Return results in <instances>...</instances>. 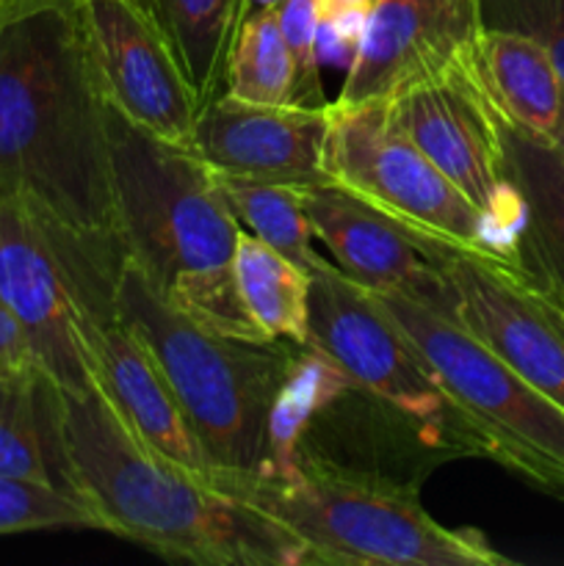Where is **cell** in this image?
Instances as JSON below:
<instances>
[{
    "label": "cell",
    "mask_w": 564,
    "mask_h": 566,
    "mask_svg": "<svg viewBox=\"0 0 564 566\" xmlns=\"http://www.w3.org/2000/svg\"><path fill=\"white\" fill-rule=\"evenodd\" d=\"M39 396L55 484L86 501L103 531L169 562L313 566L296 534L142 440L100 381L64 390L42 376Z\"/></svg>",
    "instance_id": "obj_1"
},
{
    "label": "cell",
    "mask_w": 564,
    "mask_h": 566,
    "mask_svg": "<svg viewBox=\"0 0 564 566\" xmlns=\"http://www.w3.org/2000/svg\"><path fill=\"white\" fill-rule=\"evenodd\" d=\"M0 191L50 232L119 265L105 97L75 14L0 22Z\"/></svg>",
    "instance_id": "obj_2"
},
{
    "label": "cell",
    "mask_w": 564,
    "mask_h": 566,
    "mask_svg": "<svg viewBox=\"0 0 564 566\" xmlns=\"http://www.w3.org/2000/svg\"><path fill=\"white\" fill-rule=\"evenodd\" d=\"M122 254L175 310L216 335L271 343L238 291V232L210 166L191 147L153 136L105 99Z\"/></svg>",
    "instance_id": "obj_3"
},
{
    "label": "cell",
    "mask_w": 564,
    "mask_h": 566,
    "mask_svg": "<svg viewBox=\"0 0 564 566\" xmlns=\"http://www.w3.org/2000/svg\"><path fill=\"white\" fill-rule=\"evenodd\" d=\"M213 490L254 509L307 545L313 566H512L481 531H453L420 506V486L348 473L313 459L232 473Z\"/></svg>",
    "instance_id": "obj_4"
},
{
    "label": "cell",
    "mask_w": 564,
    "mask_h": 566,
    "mask_svg": "<svg viewBox=\"0 0 564 566\" xmlns=\"http://www.w3.org/2000/svg\"><path fill=\"white\" fill-rule=\"evenodd\" d=\"M111 302L164 370L210 468H263L276 401L302 346L232 340L205 329L171 307L125 254L111 282Z\"/></svg>",
    "instance_id": "obj_5"
},
{
    "label": "cell",
    "mask_w": 564,
    "mask_h": 566,
    "mask_svg": "<svg viewBox=\"0 0 564 566\" xmlns=\"http://www.w3.org/2000/svg\"><path fill=\"white\" fill-rule=\"evenodd\" d=\"M401 326L492 459L534 490L564 501V407L490 352L448 307L446 296L368 291Z\"/></svg>",
    "instance_id": "obj_6"
},
{
    "label": "cell",
    "mask_w": 564,
    "mask_h": 566,
    "mask_svg": "<svg viewBox=\"0 0 564 566\" xmlns=\"http://www.w3.org/2000/svg\"><path fill=\"white\" fill-rule=\"evenodd\" d=\"M324 169L330 186L393 221L431 260L468 254L503 263L481 210L398 127L387 99L332 103Z\"/></svg>",
    "instance_id": "obj_7"
},
{
    "label": "cell",
    "mask_w": 564,
    "mask_h": 566,
    "mask_svg": "<svg viewBox=\"0 0 564 566\" xmlns=\"http://www.w3.org/2000/svg\"><path fill=\"white\" fill-rule=\"evenodd\" d=\"M310 276L307 346L359 390L409 420L446 462L481 459L473 431L401 326L335 263Z\"/></svg>",
    "instance_id": "obj_8"
},
{
    "label": "cell",
    "mask_w": 564,
    "mask_h": 566,
    "mask_svg": "<svg viewBox=\"0 0 564 566\" xmlns=\"http://www.w3.org/2000/svg\"><path fill=\"white\" fill-rule=\"evenodd\" d=\"M387 105L420 153L481 210L498 258L525 271V202L506 171L498 99L487 83L479 48L440 77L387 99Z\"/></svg>",
    "instance_id": "obj_9"
},
{
    "label": "cell",
    "mask_w": 564,
    "mask_h": 566,
    "mask_svg": "<svg viewBox=\"0 0 564 566\" xmlns=\"http://www.w3.org/2000/svg\"><path fill=\"white\" fill-rule=\"evenodd\" d=\"M75 22L103 97L133 125L191 147L199 99L144 0H83Z\"/></svg>",
    "instance_id": "obj_10"
},
{
    "label": "cell",
    "mask_w": 564,
    "mask_h": 566,
    "mask_svg": "<svg viewBox=\"0 0 564 566\" xmlns=\"http://www.w3.org/2000/svg\"><path fill=\"white\" fill-rule=\"evenodd\" d=\"M446 276L451 313L525 381L564 407V302L512 265L448 254L435 260Z\"/></svg>",
    "instance_id": "obj_11"
},
{
    "label": "cell",
    "mask_w": 564,
    "mask_h": 566,
    "mask_svg": "<svg viewBox=\"0 0 564 566\" xmlns=\"http://www.w3.org/2000/svg\"><path fill=\"white\" fill-rule=\"evenodd\" d=\"M0 304L20 321L39 370L53 385L86 390L97 381L77 335L64 260L39 216L6 191H0Z\"/></svg>",
    "instance_id": "obj_12"
},
{
    "label": "cell",
    "mask_w": 564,
    "mask_h": 566,
    "mask_svg": "<svg viewBox=\"0 0 564 566\" xmlns=\"http://www.w3.org/2000/svg\"><path fill=\"white\" fill-rule=\"evenodd\" d=\"M481 0H374L337 103L393 99L476 53Z\"/></svg>",
    "instance_id": "obj_13"
},
{
    "label": "cell",
    "mask_w": 564,
    "mask_h": 566,
    "mask_svg": "<svg viewBox=\"0 0 564 566\" xmlns=\"http://www.w3.org/2000/svg\"><path fill=\"white\" fill-rule=\"evenodd\" d=\"M332 103H249L221 92L199 108L191 149L221 175L271 182H326Z\"/></svg>",
    "instance_id": "obj_14"
},
{
    "label": "cell",
    "mask_w": 564,
    "mask_h": 566,
    "mask_svg": "<svg viewBox=\"0 0 564 566\" xmlns=\"http://www.w3.org/2000/svg\"><path fill=\"white\" fill-rule=\"evenodd\" d=\"M313 235L335 265L368 291H404L440 298L448 285L435 260L385 216L374 213L330 182L299 186Z\"/></svg>",
    "instance_id": "obj_15"
},
{
    "label": "cell",
    "mask_w": 564,
    "mask_h": 566,
    "mask_svg": "<svg viewBox=\"0 0 564 566\" xmlns=\"http://www.w3.org/2000/svg\"><path fill=\"white\" fill-rule=\"evenodd\" d=\"M506 171L525 202V271L564 302V155L498 103Z\"/></svg>",
    "instance_id": "obj_16"
},
{
    "label": "cell",
    "mask_w": 564,
    "mask_h": 566,
    "mask_svg": "<svg viewBox=\"0 0 564 566\" xmlns=\"http://www.w3.org/2000/svg\"><path fill=\"white\" fill-rule=\"evenodd\" d=\"M479 59L501 108L553 142L564 114V81L545 48L523 33L484 28Z\"/></svg>",
    "instance_id": "obj_17"
},
{
    "label": "cell",
    "mask_w": 564,
    "mask_h": 566,
    "mask_svg": "<svg viewBox=\"0 0 564 566\" xmlns=\"http://www.w3.org/2000/svg\"><path fill=\"white\" fill-rule=\"evenodd\" d=\"M144 6L175 50L199 108L219 97L247 0H144Z\"/></svg>",
    "instance_id": "obj_18"
},
{
    "label": "cell",
    "mask_w": 564,
    "mask_h": 566,
    "mask_svg": "<svg viewBox=\"0 0 564 566\" xmlns=\"http://www.w3.org/2000/svg\"><path fill=\"white\" fill-rule=\"evenodd\" d=\"M232 269L243 304L265 337L307 346L313 276L247 230L238 232Z\"/></svg>",
    "instance_id": "obj_19"
},
{
    "label": "cell",
    "mask_w": 564,
    "mask_h": 566,
    "mask_svg": "<svg viewBox=\"0 0 564 566\" xmlns=\"http://www.w3.org/2000/svg\"><path fill=\"white\" fill-rule=\"evenodd\" d=\"M213 177L243 230L252 232L254 238L269 243L271 249L285 254L296 265H302L307 274H315V271L330 265V260H324L313 249L315 235L307 213H304L299 186L221 175V171H213Z\"/></svg>",
    "instance_id": "obj_20"
},
{
    "label": "cell",
    "mask_w": 564,
    "mask_h": 566,
    "mask_svg": "<svg viewBox=\"0 0 564 566\" xmlns=\"http://www.w3.org/2000/svg\"><path fill=\"white\" fill-rule=\"evenodd\" d=\"M293 77L296 70L276 6L249 9L232 44L224 92L249 103H293Z\"/></svg>",
    "instance_id": "obj_21"
},
{
    "label": "cell",
    "mask_w": 564,
    "mask_h": 566,
    "mask_svg": "<svg viewBox=\"0 0 564 566\" xmlns=\"http://www.w3.org/2000/svg\"><path fill=\"white\" fill-rule=\"evenodd\" d=\"M39 381L42 370L36 365L0 363V473L55 484Z\"/></svg>",
    "instance_id": "obj_22"
},
{
    "label": "cell",
    "mask_w": 564,
    "mask_h": 566,
    "mask_svg": "<svg viewBox=\"0 0 564 566\" xmlns=\"http://www.w3.org/2000/svg\"><path fill=\"white\" fill-rule=\"evenodd\" d=\"M103 531L97 512L55 484L0 473V536L22 531Z\"/></svg>",
    "instance_id": "obj_23"
},
{
    "label": "cell",
    "mask_w": 564,
    "mask_h": 566,
    "mask_svg": "<svg viewBox=\"0 0 564 566\" xmlns=\"http://www.w3.org/2000/svg\"><path fill=\"white\" fill-rule=\"evenodd\" d=\"M321 0H280L282 36L291 50L293 70V103L299 105H326L324 86H321V61L315 53V33H318Z\"/></svg>",
    "instance_id": "obj_24"
},
{
    "label": "cell",
    "mask_w": 564,
    "mask_h": 566,
    "mask_svg": "<svg viewBox=\"0 0 564 566\" xmlns=\"http://www.w3.org/2000/svg\"><path fill=\"white\" fill-rule=\"evenodd\" d=\"M481 20L540 42L564 81V0H481Z\"/></svg>",
    "instance_id": "obj_25"
},
{
    "label": "cell",
    "mask_w": 564,
    "mask_h": 566,
    "mask_svg": "<svg viewBox=\"0 0 564 566\" xmlns=\"http://www.w3.org/2000/svg\"><path fill=\"white\" fill-rule=\"evenodd\" d=\"M374 0H321L315 53L321 64L352 66Z\"/></svg>",
    "instance_id": "obj_26"
},
{
    "label": "cell",
    "mask_w": 564,
    "mask_h": 566,
    "mask_svg": "<svg viewBox=\"0 0 564 566\" xmlns=\"http://www.w3.org/2000/svg\"><path fill=\"white\" fill-rule=\"evenodd\" d=\"M0 363L3 365H36L25 329H22L20 321H17L14 315H11V310L3 307V304H0Z\"/></svg>",
    "instance_id": "obj_27"
},
{
    "label": "cell",
    "mask_w": 564,
    "mask_h": 566,
    "mask_svg": "<svg viewBox=\"0 0 564 566\" xmlns=\"http://www.w3.org/2000/svg\"><path fill=\"white\" fill-rule=\"evenodd\" d=\"M83 0H0V22L20 20V17L39 14V11H64L75 14Z\"/></svg>",
    "instance_id": "obj_28"
},
{
    "label": "cell",
    "mask_w": 564,
    "mask_h": 566,
    "mask_svg": "<svg viewBox=\"0 0 564 566\" xmlns=\"http://www.w3.org/2000/svg\"><path fill=\"white\" fill-rule=\"evenodd\" d=\"M553 144H556L558 153L564 155V114H562V122H558V127H556V136H553Z\"/></svg>",
    "instance_id": "obj_29"
},
{
    "label": "cell",
    "mask_w": 564,
    "mask_h": 566,
    "mask_svg": "<svg viewBox=\"0 0 564 566\" xmlns=\"http://www.w3.org/2000/svg\"><path fill=\"white\" fill-rule=\"evenodd\" d=\"M249 9H263V6H280V0H247Z\"/></svg>",
    "instance_id": "obj_30"
}]
</instances>
